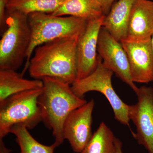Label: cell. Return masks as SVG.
<instances>
[{
    "label": "cell",
    "instance_id": "5b68a950",
    "mask_svg": "<svg viewBox=\"0 0 153 153\" xmlns=\"http://www.w3.org/2000/svg\"><path fill=\"white\" fill-rule=\"evenodd\" d=\"M42 88L11 96L0 102V139L10 133L15 127L32 129L42 121L38 98Z\"/></svg>",
    "mask_w": 153,
    "mask_h": 153
},
{
    "label": "cell",
    "instance_id": "7c38bea8",
    "mask_svg": "<svg viewBox=\"0 0 153 153\" xmlns=\"http://www.w3.org/2000/svg\"><path fill=\"white\" fill-rule=\"evenodd\" d=\"M153 34V1L138 0L129 21L127 35L124 41H147L152 38Z\"/></svg>",
    "mask_w": 153,
    "mask_h": 153
},
{
    "label": "cell",
    "instance_id": "d6986e66",
    "mask_svg": "<svg viewBox=\"0 0 153 153\" xmlns=\"http://www.w3.org/2000/svg\"><path fill=\"white\" fill-rule=\"evenodd\" d=\"M8 0H0V28L3 33L7 28V9Z\"/></svg>",
    "mask_w": 153,
    "mask_h": 153
},
{
    "label": "cell",
    "instance_id": "ac0fdd59",
    "mask_svg": "<svg viewBox=\"0 0 153 153\" xmlns=\"http://www.w3.org/2000/svg\"><path fill=\"white\" fill-rule=\"evenodd\" d=\"M28 130L23 126H17L11 130L10 133L16 137L20 153H54L57 148L54 143L50 146L42 144L35 139Z\"/></svg>",
    "mask_w": 153,
    "mask_h": 153
},
{
    "label": "cell",
    "instance_id": "6da1fadb",
    "mask_svg": "<svg viewBox=\"0 0 153 153\" xmlns=\"http://www.w3.org/2000/svg\"><path fill=\"white\" fill-rule=\"evenodd\" d=\"M79 36L58 38L37 47L28 66L30 76L41 80L57 78L71 85L76 79V46Z\"/></svg>",
    "mask_w": 153,
    "mask_h": 153
},
{
    "label": "cell",
    "instance_id": "8fae6325",
    "mask_svg": "<svg viewBox=\"0 0 153 153\" xmlns=\"http://www.w3.org/2000/svg\"><path fill=\"white\" fill-rule=\"evenodd\" d=\"M121 43L127 55L132 81L141 83L153 81L152 38L141 42L123 41Z\"/></svg>",
    "mask_w": 153,
    "mask_h": 153
},
{
    "label": "cell",
    "instance_id": "44dd1931",
    "mask_svg": "<svg viewBox=\"0 0 153 153\" xmlns=\"http://www.w3.org/2000/svg\"><path fill=\"white\" fill-rule=\"evenodd\" d=\"M11 149L6 147L3 139H0V153H11Z\"/></svg>",
    "mask_w": 153,
    "mask_h": 153
},
{
    "label": "cell",
    "instance_id": "8992f818",
    "mask_svg": "<svg viewBox=\"0 0 153 153\" xmlns=\"http://www.w3.org/2000/svg\"><path fill=\"white\" fill-rule=\"evenodd\" d=\"M100 59L97 67L90 74L81 79H76L71 87L77 96L83 97L90 91L100 92L105 97L113 111L115 119L124 125L129 126V105L126 104L115 91L112 84L113 72L105 66Z\"/></svg>",
    "mask_w": 153,
    "mask_h": 153
},
{
    "label": "cell",
    "instance_id": "4fadbf2b",
    "mask_svg": "<svg viewBox=\"0 0 153 153\" xmlns=\"http://www.w3.org/2000/svg\"><path fill=\"white\" fill-rule=\"evenodd\" d=\"M138 0H117L109 13L105 16L102 27L119 42L124 41L127 35L129 21Z\"/></svg>",
    "mask_w": 153,
    "mask_h": 153
},
{
    "label": "cell",
    "instance_id": "9c48e42d",
    "mask_svg": "<svg viewBox=\"0 0 153 153\" xmlns=\"http://www.w3.org/2000/svg\"><path fill=\"white\" fill-rule=\"evenodd\" d=\"M95 102L91 100L74 110L66 119L63 127V136L74 152L79 153L92 137V114Z\"/></svg>",
    "mask_w": 153,
    "mask_h": 153
},
{
    "label": "cell",
    "instance_id": "9a60e30c",
    "mask_svg": "<svg viewBox=\"0 0 153 153\" xmlns=\"http://www.w3.org/2000/svg\"><path fill=\"white\" fill-rule=\"evenodd\" d=\"M52 15L58 16H70L87 21L104 16L101 7L95 0H66Z\"/></svg>",
    "mask_w": 153,
    "mask_h": 153
},
{
    "label": "cell",
    "instance_id": "30bf717a",
    "mask_svg": "<svg viewBox=\"0 0 153 153\" xmlns=\"http://www.w3.org/2000/svg\"><path fill=\"white\" fill-rule=\"evenodd\" d=\"M105 16L88 21L85 30L78 38L76 79H82L92 73L101 59L97 55V44Z\"/></svg>",
    "mask_w": 153,
    "mask_h": 153
},
{
    "label": "cell",
    "instance_id": "ffe728a7",
    "mask_svg": "<svg viewBox=\"0 0 153 153\" xmlns=\"http://www.w3.org/2000/svg\"><path fill=\"white\" fill-rule=\"evenodd\" d=\"M102 10L104 16L109 13L113 4L117 0H95Z\"/></svg>",
    "mask_w": 153,
    "mask_h": 153
},
{
    "label": "cell",
    "instance_id": "7a4b0ae2",
    "mask_svg": "<svg viewBox=\"0 0 153 153\" xmlns=\"http://www.w3.org/2000/svg\"><path fill=\"white\" fill-rule=\"evenodd\" d=\"M43 86L38 98L42 121L52 131L54 143L57 147L65 140L63 127L66 119L71 112L87 101L77 96L70 84L57 78L45 77L42 79Z\"/></svg>",
    "mask_w": 153,
    "mask_h": 153
},
{
    "label": "cell",
    "instance_id": "603a6c76",
    "mask_svg": "<svg viewBox=\"0 0 153 153\" xmlns=\"http://www.w3.org/2000/svg\"><path fill=\"white\" fill-rule=\"evenodd\" d=\"M152 46L153 49V34L152 36Z\"/></svg>",
    "mask_w": 153,
    "mask_h": 153
},
{
    "label": "cell",
    "instance_id": "52a82bcc",
    "mask_svg": "<svg viewBox=\"0 0 153 153\" xmlns=\"http://www.w3.org/2000/svg\"><path fill=\"white\" fill-rule=\"evenodd\" d=\"M135 93L137 101L128 109L130 120L136 128V132L132 134L139 145L153 153V88L142 86Z\"/></svg>",
    "mask_w": 153,
    "mask_h": 153
},
{
    "label": "cell",
    "instance_id": "7402d4cb",
    "mask_svg": "<svg viewBox=\"0 0 153 153\" xmlns=\"http://www.w3.org/2000/svg\"><path fill=\"white\" fill-rule=\"evenodd\" d=\"M115 142L116 147L117 153H123V144L122 142L116 137Z\"/></svg>",
    "mask_w": 153,
    "mask_h": 153
},
{
    "label": "cell",
    "instance_id": "2e32d148",
    "mask_svg": "<svg viewBox=\"0 0 153 153\" xmlns=\"http://www.w3.org/2000/svg\"><path fill=\"white\" fill-rule=\"evenodd\" d=\"M115 138L109 127L102 122L90 141L79 153H117Z\"/></svg>",
    "mask_w": 153,
    "mask_h": 153
},
{
    "label": "cell",
    "instance_id": "5bb4252c",
    "mask_svg": "<svg viewBox=\"0 0 153 153\" xmlns=\"http://www.w3.org/2000/svg\"><path fill=\"white\" fill-rule=\"evenodd\" d=\"M43 86L41 79H25L15 70L0 69V102L11 96Z\"/></svg>",
    "mask_w": 153,
    "mask_h": 153
},
{
    "label": "cell",
    "instance_id": "e0dca14e",
    "mask_svg": "<svg viewBox=\"0 0 153 153\" xmlns=\"http://www.w3.org/2000/svg\"><path fill=\"white\" fill-rule=\"evenodd\" d=\"M66 0H8L7 10L28 16L33 13L52 14Z\"/></svg>",
    "mask_w": 153,
    "mask_h": 153
},
{
    "label": "cell",
    "instance_id": "3957f363",
    "mask_svg": "<svg viewBox=\"0 0 153 153\" xmlns=\"http://www.w3.org/2000/svg\"><path fill=\"white\" fill-rule=\"evenodd\" d=\"M28 19L31 38L25 70L28 68L32 54L37 47L58 38L79 36L85 30L88 22L85 19L75 17L39 13L29 14Z\"/></svg>",
    "mask_w": 153,
    "mask_h": 153
},
{
    "label": "cell",
    "instance_id": "277c9868",
    "mask_svg": "<svg viewBox=\"0 0 153 153\" xmlns=\"http://www.w3.org/2000/svg\"><path fill=\"white\" fill-rule=\"evenodd\" d=\"M7 28L0 41V69L16 71L26 58L31 38L28 16L7 9Z\"/></svg>",
    "mask_w": 153,
    "mask_h": 153
},
{
    "label": "cell",
    "instance_id": "ba28073f",
    "mask_svg": "<svg viewBox=\"0 0 153 153\" xmlns=\"http://www.w3.org/2000/svg\"><path fill=\"white\" fill-rule=\"evenodd\" d=\"M97 52L103 60V65L136 93L139 88L135 85L131 79L129 63L125 50L121 43L103 27L99 34Z\"/></svg>",
    "mask_w": 153,
    "mask_h": 153
}]
</instances>
